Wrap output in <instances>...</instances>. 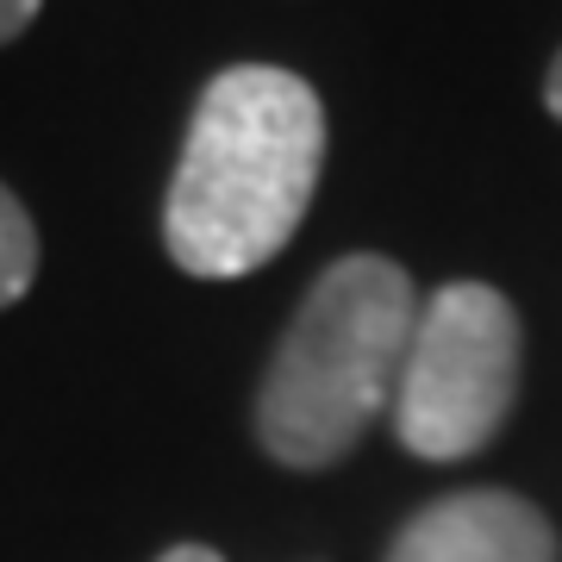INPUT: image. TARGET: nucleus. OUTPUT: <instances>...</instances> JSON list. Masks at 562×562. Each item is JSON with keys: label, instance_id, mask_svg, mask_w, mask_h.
I'll use <instances>...</instances> for the list:
<instances>
[{"label": "nucleus", "instance_id": "obj_1", "mask_svg": "<svg viewBox=\"0 0 562 562\" xmlns=\"http://www.w3.org/2000/svg\"><path fill=\"white\" fill-rule=\"evenodd\" d=\"M325 169V106L313 81L276 63H238L206 81L188 120L162 244L201 281L250 276L301 232Z\"/></svg>", "mask_w": 562, "mask_h": 562}, {"label": "nucleus", "instance_id": "obj_2", "mask_svg": "<svg viewBox=\"0 0 562 562\" xmlns=\"http://www.w3.org/2000/svg\"><path fill=\"white\" fill-rule=\"evenodd\" d=\"M419 288L394 257L357 250L325 262L257 387V438L288 469H331L394 413Z\"/></svg>", "mask_w": 562, "mask_h": 562}, {"label": "nucleus", "instance_id": "obj_3", "mask_svg": "<svg viewBox=\"0 0 562 562\" xmlns=\"http://www.w3.org/2000/svg\"><path fill=\"white\" fill-rule=\"evenodd\" d=\"M519 394V313L487 281H450L419 306L394 387V431L425 462L475 457Z\"/></svg>", "mask_w": 562, "mask_h": 562}, {"label": "nucleus", "instance_id": "obj_4", "mask_svg": "<svg viewBox=\"0 0 562 562\" xmlns=\"http://www.w3.org/2000/svg\"><path fill=\"white\" fill-rule=\"evenodd\" d=\"M387 562H557V531L506 487H462L413 513Z\"/></svg>", "mask_w": 562, "mask_h": 562}, {"label": "nucleus", "instance_id": "obj_5", "mask_svg": "<svg viewBox=\"0 0 562 562\" xmlns=\"http://www.w3.org/2000/svg\"><path fill=\"white\" fill-rule=\"evenodd\" d=\"M32 281H38V225L13 201V188H0V306L25 301Z\"/></svg>", "mask_w": 562, "mask_h": 562}, {"label": "nucleus", "instance_id": "obj_6", "mask_svg": "<svg viewBox=\"0 0 562 562\" xmlns=\"http://www.w3.org/2000/svg\"><path fill=\"white\" fill-rule=\"evenodd\" d=\"M38 7H44V0H0V44L20 38L25 25L38 20Z\"/></svg>", "mask_w": 562, "mask_h": 562}, {"label": "nucleus", "instance_id": "obj_7", "mask_svg": "<svg viewBox=\"0 0 562 562\" xmlns=\"http://www.w3.org/2000/svg\"><path fill=\"white\" fill-rule=\"evenodd\" d=\"M157 562H225L220 550H206V543H176V550H162Z\"/></svg>", "mask_w": 562, "mask_h": 562}, {"label": "nucleus", "instance_id": "obj_8", "mask_svg": "<svg viewBox=\"0 0 562 562\" xmlns=\"http://www.w3.org/2000/svg\"><path fill=\"white\" fill-rule=\"evenodd\" d=\"M543 106L562 120V50H557V63H550V81H543Z\"/></svg>", "mask_w": 562, "mask_h": 562}]
</instances>
